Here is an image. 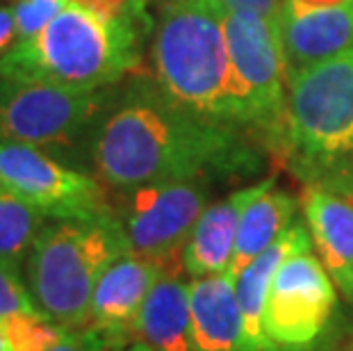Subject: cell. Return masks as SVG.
I'll list each match as a JSON object with an SVG mask.
<instances>
[{
	"mask_svg": "<svg viewBox=\"0 0 353 351\" xmlns=\"http://www.w3.org/2000/svg\"><path fill=\"white\" fill-rule=\"evenodd\" d=\"M89 155L96 178L114 192L176 181L253 176L262 155L242 128L178 106L160 85L137 82L101 117Z\"/></svg>",
	"mask_w": 353,
	"mask_h": 351,
	"instance_id": "1",
	"label": "cell"
},
{
	"mask_svg": "<svg viewBox=\"0 0 353 351\" xmlns=\"http://www.w3.org/2000/svg\"><path fill=\"white\" fill-rule=\"evenodd\" d=\"M153 30L146 5L114 14L69 0L32 39L0 57V76L96 92L141 69V41Z\"/></svg>",
	"mask_w": 353,
	"mask_h": 351,
	"instance_id": "2",
	"label": "cell"
},
{
	"mask_svg": "<svg viewBox=\"0 0 353 351\" xmlns=\"http://www.w3.org/2000/svg\"><path fill=\"white\" fill-rule=\"evenodd\" d=\"M226 17L223 0H167L153 23L155 82L194 114L253 128V114L232 69Z\"/></svg>",
	"mask_w": 353,
	"mask_h": 351,
	"instance_id": "3",
	"label": "cell"
},
{
	"mask_svg": "<svg viewBox=\"0 0 353 351\" xmlns=\"http://www.w3.org/2000/svg\"><path fill=\"white\" fill-rule=\"evenodd\" d=\"M132 251L114 210L48 219L30 251L26 283L34 305L69 331L89 324V305L103 272Z\"/></svg>",
	"mask_w": 353,
	"mask_h": 351,
	"instance_id": "4",
	"label": "cell"
},
{
	"mask_svg": "<svg viewBox=\"0 0 353 351\" xmlns=\"http://www.w3.org/2000/svg\"><path fill=\"white\" fill-rule=\"evenodd\" d=\"M278 151L301 181L353 164V48L290 78Z\"/></svg>",
	"mask_w": 353,
	"mask_h": 351,
	"instance_id": "5",
	"label": "cell"
},
{
	"mask_svg": "<svg viewBox=\"0 0 353 351\" xmlns=\"http://www.w3.org/2000/svg\"><path fill=\"white\" fill-rule=\"evenodd\" d=\"M112 103L110 89L80 92L48 82L0 76V139L66 151L101 121Z\"/></svg>",
	"mask_w": 353,
	"mask_h": 351,
	"instance_id": "6",
	"label": "cell"
},
{
	"mask_svg": "<svg viewBox=\"0 0 353 351\" xmlns=\"http://www.w3.org/2000/svg\"><path fill=\"white\" fill-rule=\"evenodd\" d=\"M112 205L132 251L160 263L169 274H183L180 253L199 217L208 208L210 181H176L117 192Z\"/></svg>",
	"mask_w": 353,
	"mask_h": 351,
	"instance_id": "7",
	"label": "cell"
},
{
	"mask_svg": "<svg viewBox=\"0 0 353 351\" xmlns=\"http://www.w3.org/2000/svg\"><path fill=\"white\" fill-rule=\"evenodd\" d=\"M226 34L232 69L253 114V130L276 148L290 85L278 26L262 14L228 7Z\"/></svg>",
	"mask_w": 353,
	"mask_h": 351,
	"instance_id": "8",
	"label": "cell"
},
{
	"mask_svg": "<svg viewBox=\"0 0 353 351\" xmlns=\"http://www.w3.org/2000/svg\"><path fill=\"white\" fill-rule=\"evenodd\" d=\"M0 188L50 219L108 212L112 203L99 178L66 167L39 146L0 139Z\"/></svg>",
	"mask_w": 353,
	"mask_h": 351,
	"instance_id": "9",
	"label": "cell"
},
{
	"mask_svg": "<svg viewBox=\"0 0 353 351\" xmlns=\"http://www.w3.org/2000/svg\"><path fill=\"white\" fill-rule=\"evenodd\" d=\"M337 308V288L310 251L288 258L269 285L267 338L283 351H307L326 331Z\"/></svg>",
	"mask_w": 353,
	"mask_h": 351,
	"instance_id": "10",
	"label": "cell"
},
{
	"mask_svg": "<svg viewBox=\"0 0 353 351\" xmlns=\"http://www.w3.org/2000/svg\"><path fill=\"white\" fill-rule=\"evenodd\" d=\"M164 274L169 272L160 263L134 251L119 256L103 272L94 290L87 328H96L134 345L141 308Z\"/></svg>",
	"mask_w": 353,
	"mask_h": 351,
	"instance_id": "11",
	"label": "cell"
},
{
	"mask_svg": "<svg viewBox=\"0 0 353 351\" xmlns=\"http://www.w3.org/2000/svg\"><path fill=\"white\" fill-rule=\"evenodd\" d=\"M317 258L337 292L353 303V201L321 183H303L299 197Z\"/></svg>",
	"mask_w": 353,
	"mask_h": 351,
	"instance_id": "12",
	"label": "cell"
},
{
	"mask_svg": "<svg viewBox=\"0 0 353 351\" xmlns=\"http://www.w3.org/2000/svg\"><path fill=\"white\" fill-rule=\"evenodd\" d=\"M274 185L276 178L269 176L262 183L235 190L226 199L208 205L199 217L183 253H180L183 274L192 276V279L228 274L232 256H235L239 219H242L249 203H253L260 194L272 190Z\"/></svg>",
	"mask_w": 353,
	"mask_h": 351,
	"instance_id": "13",
	"label": "cell"
},
{
	"mask_svg": "<svg viewBox=\"0 0 353 351\" xmlns=\"http://www.w3.org/2000/svg\"><path fill=\"white\" fill-rule=\"evenodd\" d=\"M278 32L288 78H292L307 66L353 48V0L321 10H294L285 5Z\"/></svg>",
	"mask_w": 353,
	"mask_h": 351,
	"instance_id": "14",
	"label": "cell"
},
{
	"mask_svg": "<svg viewBox=\"0 0 353 351\" xmlns=\"http://www.w3.org/2000/svg\"><path fill=\"white\" fill-rule=\"evenodd\" d=\"M310 249H312V240L310 233H307V226L294 221L267 251H262L237 276L235 290H237L239 310H242V319H244L246 351H283L267 338L265 324H262L269 285H272L276 272L281 270L285 260L296 256V253H307Z\"/></svg>",
	"mask_w": 353,
	"mask_h": 351,
	"instance_id": "15",
	"label": "cell"
},
{
	"mask_svg": "<svg viewBox=\"0 0 353 351\" xmlns=\"http://www.w3.org/2000/svg\"><path fill=\"white\" fill-rule=\"evenodd\" d=\"M190 310L196 351H246L242 310L228 274L192 279Z\"/></svg>",
	"mask_w": 353,
	"mask_h": 351,
	"instance_id": "16",
	"label": "cell"
},
{
	"mask_svg": "<svg viewBox=\"0 0 353 351\" xmlns=\"http://www.w3.org/2000/svg\"><path fill=\"white\" fill-rule=\"evenodd\" d=\"M153 351H196L192 335L190 283L164 274L148 294L139 315L137 340Z\"/></svg>",
	"mask_w": 353,
	"mask_h": 351,
	"instance_id": "17",
	"label": "cell"
},
{
	"mask_svg": "<svg viewBox=\"0 0 353 351\" xmlns=\"http://www.w3.org/2000/svg\"><path fill=\"white\" fill-rule=\"evenodd\" d=\"M299 208V197L288 190H276V185L249 203L239 219L235 256L228 270L232 281H237V276L294 223Z\"/></svg>",
	"mask_w": 353,
	"mask_h": 351,
	"instance_id": "18",
	"label": "cell"
},
{
	"mask_svg": "<svg viewBox=\"0 0 353 351\" xmlns=\"http://www.w3.org/2000/svg\"><path fill=\"white\" fill-rule=\"evenodd\" d=\"M50 217L0 188V263L23 272L30 251Z\"/></svg>",
	"mask_w": 353,
	"mask_h": 351,
	"instance_id": "19",
	"label": "cell"
},
{
	"mask_svg": "<svg viewBox=\"0 0 353 351\" xmlns=\"http://www.w3.org/2000/svg\"><path fill=\"white\" fill-rule=\"evenodd\" d=\"M10 351H52L64 345L76 331L52 322L41 310L14 312L0 319Z\"/></svg>",
	"mask_w": 353,
	"mask_h": 351,
	"instance_id": "20",
	"label": "cell"
},
{
	"mask_svg": "<svg viewBox=\"0 0 353 351\" xmlns=\"http://www.w3.org/2000/svg\"><path fill=\"white\" fill-rule=\"evenodd\" d=\"M69 0H17L14 21H17V41L32 39L57 17Z\"/></svg>",
	"mask_w": 353,
	"mask_h": 351,
	"instance_id": "21",
	"label": "cell"
},
{
	"mask_svg": "<svg viewBox=\"0 0 353 351\" xmlns=\"http://www.w3.org/2000/svg\"><path fill=\"white\" fill-rule=\"evenodd\" d=\"M23 272L0 263V319L14 312H30L39 310L30 297L28 283L23 281Z\"/></svg>",
	"mask_w": 353,
	"mask_h": 351,
	"instance_id": "22",
	"label": "cell"
},
{
	"mask_svg": "<svg viewBox=\"0 0 353 351\" xmlns=\"http://www.w3.org/2000/svg\"><path fill=\"white\" fill-rule=\"evenodd\" d=\"M128 347H130L128 342L114 338V335L96 331V328H82L52 351H128Z\"/></svg>",
	"mask_w": 353,
	"mask_h": 351,
	"instance_id": "23",
	"label": "cell"
},
{
	"mask_svg": "<svg viewBox=\"0 0 353 351\" xmlns=\"http://www.w3.org/2000/svg\"><path fill=\"white\" fill-rule=\"evenodd\" d=\"M230 10H246L262 14L272 21L274 26H281V14L285 7V0H223Z\"/></svg>",
	"mask_w": 353,
	"mask_h": 351,
	"instance_id": "24",
	"label": "cell"
},
{
	"mask_svg": "<svg viewBox=\"0 0 353 351\" xmlns=\"http://www.w3.org/2000/svg\"><path fill=\"white\" fill-rule=\"evenodd\" d=\"M17 43V21H14V7L0 5V57Z\"/></svg>",
	"mask_w": 353,
	"mask_h": 351,
	"instance_id": "25",
	"label": "cell"
},
{
	"mask_svg": "<svg viewBox=\"0 0 353 351\" xmlns=\"http://www.w3.org/2000/svg\"><path fill=\"white\" fill-rule=\"evenodd\" d=\"M305 183H321V185H328L337 192L347 194V197L353 201V174L349 169H340V171H333V174H326V176H319L314 181H305Z\"/></svg>",
	"mask_w": 353,
	"mask_h": 351,
	"instance_id": "26",
	"label": "cell"
},
{
	"mask_svg": "<svg viewBox=\"0 0 353 351\" xmlns=\"http://www.w3.org/2000/svg\"><path fill=\"white\" fill-rule=\"evenodd\" d=\"M347 0H285V5L294 7V10H321V7H335Z\"/></svg>",
	"mask_w": 353,
	"mask_h": 351,
	"instance_id": "27",
	"label": "cell"
},
{
	"mask_svg": "<svg viewBox=\"0 0 353 351\" xmlns=\"http://www.w3.org/2000/svg\"><path fill=\"white\" fill-rule=\"evenodd\" d=\"M128 351H153V349H148L144 342H134V345L128 347Z\"/></svg>",
	"mask_w": 353,
	"mask_h": 351,
	"instance_id": "28",
	"label": "cell"
},
{
	"mask_svg": "<svg viewBox=\"0 0 353 351\" xmlns=\"http://www.w3.org/2000/svg\"><path fill=\"white\" fill-rule=\"evenodd\" d=\"M347 169H349V171H351V174H353V164H351V167H347Z\"/></svg>",
	"mask_w": 353,
	"mask_h": 351,
	"instance_id": "29",
	"label": "cell"
},
{
	"mask_svg": "<svg viewBox=\"0 0 353 351\" xmlns=\"http://www.w3.org/2000/svg\"><path fill=\"white\" fill-rule=\"evenodd\" d=\"M137 3H144L146 5V0H137Z\"/></svg>",
	"mask_w": 353,
	"mask_h": 351,
	"instance_id": "30",
	"label": "cell"
},
{
	"mask_svg": "<svg viewBox=\"0 0 353 351\" xmlns=\"http://www.w3.org/2000/svg\"><path fill=\"white\" fill-rule=\"evenodd\" d=\"M12 3H17V0H12Z\"/></svg>",
	"mask_w": 353,
	"mask_h": 351,
	"instance_id": "31",
	"label": "cell"
}]
</instances>
